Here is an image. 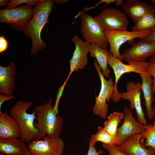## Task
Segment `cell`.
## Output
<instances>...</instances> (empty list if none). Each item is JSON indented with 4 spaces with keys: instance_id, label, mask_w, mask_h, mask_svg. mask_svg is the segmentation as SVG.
Returning a JSON list of instances; mask_svg holds the SVG:
<instances>
[{
    "instance_id": "1",
    "label": "cell",
    "mask_w": 155,
    "mask_h": 155,
    "mask_svg": "<svg viewBox=\"0 0 155 155\" xmlns=\"http://www.w3.org/2000/svg\"><path fill=\"white\" fill-rule=\"evenodd\" d=\"M52 101L50 98L47 102L36 106L34 110L36 120L34 125L38 131L36 140H42L47 137H59L64 119L55 113L52 106Z\"/></svg>"
},
{
    "instance_id": "2",
    "label": "cell",
    "mask_w": 155,
    "mask_h": 155,
    "mask_svg": "<svg viewBox=\"0 0 155 155\" xmlns=\"http://www.w3.org/2000/svg\"><path fill=\"white\" fill-rule=\"evenodd\" d=\"M54 2L52 0H41L36 6L33 17L24 32L27 36L31 38L32 55H36L46 47L45 43L41 39V32L45 25L49 23L48 19Z\"/></svg>"
},
{
    "instance_id": "3",
    "label": "cell",
    "mask_w": 155,
    "mask_h": 155,
    "mask_svg": "<svg viewBox=\"0 0 155 155\" xmlns=\"http://www.w3.org/2000/svg\"><path fill=\"white\" fill-rule=\"evenodd\" d=\"M32 102L17 101L10 110V115L17 121L20 129L19 137L24 142L30 143L36 140L38 131L34 125L36 116L34 110L31 113L27 111L32 104Z\"/></svg>"
},
{
    "instance_id": "4",
    "label": "cell",
    "mask_w": 155,
    "mask_h": 155,
    "mask_svg": "<svg viewBox=\"0 0 155 155\" xmlns=\"http://www.w3.org/2000/svg\"><path fill=\"white\" fill-rule=\"evenodd\" d=\"M77 16L81 19L80 32L85 41L106 48L108 43L104 31L94 17L82 11H79Z\"/></svg>"
},
{
    "instance_id": "5",
    "label": "cell",
    "mask_w": 155,
    "mask_h": 155,
    "mask_svg": "<svg viewBox=\"0 0 155 155\" xmlns=\"http://www.w3.org/2000/svg\"><path fill=\"white\" fill-rule=\"evenodd\" d=\"M94 65L100 79L101 88L98 95L95 97L92 111L95 115L104 119L106 118L108 111L107 102L112 98L115 90V83L112 77L108 80L105 79L96 59L94 60Z\"/></svg>"
},
{
    "instance_id": "6",
    "label": "cell",
    "mask_w": 155,
    "mask_h": 155,
    "mask_svg": "<svg viewBox=\"0 0 155 155\" xmlns=\"http://www.w3.org/2000/svg\"><path fill=\"white\" fill-rule=\"evenodd\" d=\"M35 8L27 5L0 10V22L24 33L33 16Z\"/></svg>"
},
{
    "instance_id": "7",
    "label": "cell",
    "mask_w": 155,
    "mask_h": 155,
    "mask_svg": "<svg viewBox=\"0 0 155 155\" xmlns=\"http://www.w3.org/2000/svg\"><path fill=\"white\" fill-rule=\"evenodd\" d=\"M151 29L140 31H119L110 30L104 31L110 45L109 51L114 56L123 61L119 49L121 46L127 42H133L134 39H143L150 32Z\"/></svg>"
},
{
    "instance_id": "8",
    "label": "cell",
    "mask_w": 155,
    "mask_h": 155,
    "mask_svg": "<svg viewBox=\"0 0 155 155\" xmlns=\"http://www.w3.org/2000/svg\"><path fill=\"white\" fill-rule=\"evenodd\" d=\"M128 64L122 62L109 53L108 59V64L112 68L115 76V90L112 97L113 100L116 98L119 92L117 89L118 81L121 76L126 73L134 72L139 74H144L146 72L148 62L146 61L140 62L134 61H127Z\"/></svg>"
},
{
    "instance_id": "9",
    "label": "cell",
    "mask_w": 155,
    "mask_h": 155,
    "mask_svg": "<svg viewBox=\"0 0 155 155\" xmlns=\"http://www.w3.org/2000/svg\"><path fill=\"white\" fill-rule=\"evenodd\" d=\"M104 31H127L128 21L124 12L113 8L102 10L94 17Z\"/></svg>"
},
{
    "instance_id": "10",
    "label": "cell",
    "mask_w": 155,
    "mask_h": 155,
    "mask_svg": "<svg viewBox=\"0 0 155 155\" xmlns=\"http://www.w3.org/2000/svg\"><path fill=\"white\" fill-rule=\"evenodd\" d=\"M126 92H119L115 103L119 102L121 99L129 101L130 109L136 110L138 121L146 125L147 121L141 104V84L139 82H129L126 84Z\"/></svg>"
},
{
    "instance_id": "11",
    "label": "cell",
    "mask_w": 155,
    "mask_h": 155,
    "mask_svg": "<svg viewBox=\"0 0 155 155\" xmlns=\"http://www.w3.org/2000/svg\"><path fill=\"white\" fill-rule=\"evenodd\" d=\"M64 143L60 138L47 137L42 140H35L29 143L28 151L33 155H62Z\"/></svg>"
},
{
    "instance_id": "12",
    "label": "cell",
    "mask_w": 155,
    "mask_h": 155,
    "mask_svg": "<svg viewBox=\"0 0 155 155\" xmlns=\"http://www.w3.org/2000/svg\"><path fill=\"white\" fill-rule=\"evenodd\" d=\"M71 40L75 44V48L69 60V71L65 81L67 82L74 72L84 69L88 64V54L90 44L76 36L72 38Z\"/></svg>"
},
{
    "instance_id": "13",
    "label": "cell",
    "mask_w": 155,
    "mask_h": 155,
    "mask_svg": "<svg viewBox=\"0 0 155 155\" xmlns=\"http://www.w3.org/2000/svg\"><path fill=\"white\" fill-rule=\"evenodd\" d=\"M123 113V121L122 125L118 128L116 137L120 145L131 136L141 134L146 127V125L134 118L131 111L127 108H124Z\"/></svg>"
},
{
    "instance_id": "14",
    "label": "cell",
    "mask_w": 155,
    "mask_h": 155,
    "mask_svg": "<svg viewBox=\"0 0 155 155\" xmlns=\"http://www.w3.org/2000/svg\"><path fill=\"white\" fill-rule=\"evenodd\" d=\"M155 55V42L144 40L133 44L121 54L123 61H134L142 62L146 58Z\"/></svg>"
},
{
    "instance_id": "15",
    "label": "cell",
    "mask_w": 155,
    "mask_h": 155,
    "mask_svg": "<svg viewBox=\"0 0 155 155\" xmlns=\"http://www.w3.org/2000/svg\"><path fill=\"white\" fill-rule=\"evenodd\" d=\"M144 143L141 134H136L129 137L119 146L129 155H155V149L151 147L147 148Z\"/></svg>"
},
{
    "instance_id": "16",
    "label": "cell",
    "mask_w": 155,
    "mask_h": 155,
    "mask_svg": "<svg viewBox=\"0 0 155 155\" xmlns=\"http://www.w3.org/2000/svg\"><path fill=\"white\" fill-rule=\"evenodd\" d=\"M121 6L134 23L155 8L154 5L138 0H126Z\"/></svg>"
},
{
    "instance_id": "17",
    "label": "cell",
    "mask_w": 155,
    "mask_h": 155,
    "mask_svg": "<svg viewBox=\"0 0 155 155\" xmlns=\"http://www.w3.org/2000/svg\"><path fill=\"white\" fill-rule=\"evenodd\" d=\"M16 68L13 62L7 66H0V92L8 96H12L15 88V76Z\"/></svg>"
},
{
    "instance_id": "18",
    "label": "cell",
    "mask_w": 155,
    "mask_h": 155,
    "mask_svg": "<svg viewBox=\"0 0 155 155\" xmlns=\"http://www.w3.org/2000/svg\"><path fill=\"white\" fill-rule=\"evenodd\" d=\"M20 134L19 126L10 115L0 112V139L18 138Z\"/></svg>"
},
{
    "instance_id": "19",
    "label": "cell",
    "mask_w": 155,
    "mask_h": 155,
    "mask_svg": "<svg viewBox=\"0 0 155 155\" xmlns=\"http://www.w3.org/2000/svg\"><path fill=\"white\" fill-rule=\"evenodd\" d=\"M140 75L142 80L141 90L143 94L146 113L148 119L151 121L154 119L152 112V104L154 101L152 88L153 79L147 71Z\"/></svg>"
},
{
    "instance_id": "20",
    "label": "cell",
    "mask_w": 155,
    "mask_h": 155,
    "mask_svg": "<svg viewBox=\"0 0 155 155\" xmlns=\"http://www.w3.org/2000/svg\"><path fill=\"white\" fill-rule=\"evenodd\" d=\"M28 151L24 142L17 138L0 139V152L5 155H22Z\"/></svg>"
},
{
    "instance_id": "21",
    "label": "cell",
    "mask_w": 155,
    "mask_h": 155,
    "mask_svg": "<svg viewBox=\"0 0 155 155\" xmlns=\"http://www.w3.org/2000/svg\"><path fill=\"white\" fill-rule=\"evenodd\" d=\"M89 52L91 57L96 58L104 76L109 78L111 74V71L108 67L109 51L106 48H101L96 44L91 43Z\"/></svg>"
},
{
    "instance_id": "22",
    "label": "cell",
    "mask_w": 155,
    "mask_h": 155,
    "mask_svg": "<svg viewBox=\"0 0 155 155\" xmlns=\"http://www.w3.org/2000/svg\"><path fill=\"white\" fill-rule=\"evenodd\" d=\"M124 117L123 112L114 111L107 117L104 122V130L115 137L117 136L118 126Z\"/></svg>"
},
{
    "instance_id": "23",
    "label": "cell",
    "mask_w": 155,
    "mask_h": 155,
    "mask_svg": "<svg viewBox=\"0 0 155 155\" xmlns=\"http://www.w3.org/2000/svg\"><path fill=\"white\" fill-rule=\"evenodd\" d=\"M155 27V8L134 23L131 31H140Z\"/></svg>"
},
{
    "instance_id": "24",
    "label": "cell",
    "mask_w": 155,
    "mask_h": 155,
    "mask_svg": "<svg viewBox=\"0 0 155 155\" xmlns=\"http://www.w3.org/2000/svg\"><path fill=\"white\" fill-rule=\"evenodd\" d=\"M100 142L102 144L119 146L120 144L117 139L105 131L103 127L98 126L95 134L92 135L89 143L95 146L96 142Z\"/></svg>"
},
{
    "instance_id": "25",
    "label": "cell",
    "mask_w": 155,
    "mask_h": 155,
    "mask_svg": "<svg viewBox=\"0 0 155 155\" xmlns=\"http://www.w3.org/2000/svg\"><path fill=\"white\" fill-rule=\"evenodd\" d=\"M141 135V137L145 140L144 146L155 149V120L152 124L149 123L146 125L145 129Z\"/></svg>"
},
{
    "instance_id": "26",
    "label": "cell",
    "mask_w": 155,
    "mask_h": 155,
    "mask_svg": "<svg viewBox=\"0 0 155 155\" xmlns=\"http://www.w3.org/2000/svg\"><path fill=\"white\" fill-rule=\"evenodd\" d=\"M40 0H12L10 1L5 7L6 9H9L15 7L23 3L31 7L36 6L40 2Z\"/></svg>"
},
{
    "instance_id": "27",
    "label": "cell",
    "mask_w": 155,
    "mask_h": 155,
    "mask_svg": "<svg viewBox=\"0 0 155 155\" xmlns=\"http://www.w3.org/2000/svg\"><path fill=\"white\" fill-rule=\"evenodd\" d=\"M102 146L108 151V155H129L123 151L119 146L104 144Z\"/></svg>"
},
{
    "instance_id": "28",
    "label": "cell",
    "mask_w": 155,
    "mask_h": 155,
    "mask_svg": "<svg viewBox=\"0 0 155 155\" xmlns=\"http://www.w3.org/2000/svg\"><path fill=\"white\" fill-rule=\"evenodd\" d=\"M146 71L153 78L152 88L154 94H155V56H152L150 58L148 62Z\"/></svg>"
},
{
    "instance_id": "29",
    "label": "cell",
    "mask_w": 155,
    "mask_h": 155,
    "mask_svg": "<svg viewBox=\"0 0 155 155\" xmlns=\"http://www.w3.org/2000/svg\"><path fill=\"white\" fill-rule=\"evenodd\" d=\"M66 83H67L64 82L63 84L59 87L57 94L55 104L53 107L55 113L57 115L59 112L58 106L59 102L63 94Z\"/></svg>"
},
{
    "instance_id": "30",
    "label": "cell",
    "mask_w": 155,
    "mask_h": 155,
    "mask_svg": "<svg viewBox=\"0 0 155 155\" xmlns=\"http://www.w3.org/2000/svg\"><path fill=\"white\" fill-rule=\"evenodd\" d=\"M8 44L7 40L3 36H0V53L1 54L5 51L8 48Z\"/></svg>"
},
{
    "instance_id": "31",
    "label": "cell",
    "mask_w": 155,
    "mask_h": 155,
    "mask_svg": "<svg viewBox=\"0 0 155 155\" xmlns=\"http://www.w3.org/2000/svg\"><path fill=\"white\" fill-rule=\"evenodd\" d=\"M15 98L13 96H8L3 94H0V112L1 111L3 104L5 101L10 100Z\"/></svg>"
},
{
    "instance_id": "32",
    "label": "cell",
    "mask_w": 155,
    "mask_h": 155,
    "mask_svg": "<svg viewBox=\"0 0 155 155\" xmlns=\"http://www.w3.org/2000/svg\"><path fill=\"white\" fill-rule=\"evenodd\" d=\"M143 40L149 42H155V27L151 29L149 35Z\"/></svg>"
},
{
    "instance_id": "33",
    "label": "cell",
    "mask_w": 155,
    "mask_h": 155,
    "mask_svg": "<svg viewBox=\"0 0 155 155\" xmlns=\"http://www.w3.org/2000/svg\"><path fill=\"white\" fill-rule=\"evenodd\" d=\"M87 155H100L96 150L95 146L91 143H89V148Z\"/></svg>"
},
{
    "instance_id": "34",
    "label": "cell",
    "mask_w": 155,
    "mask_h": 155,
    "mask_svg": "<svg viewBox=\"0 0 155 155\" xmlns=\"http://www.w3.org/2000/svg\"><path fill=\"white\" fill-rule=\"evenodd\" d=\"M55 2L57 3L60 4H63L66 2H68L69 0H55Z\"/></svg>"
},
{
    "instance_id": "35",
    "label": "cell",
    "mask_w": 155,
    "mask_h": 155,
    "mask_svg": "<svg viewBox=\"0 0 155 155\" xmlns=\"http://www.w3.org/2000/svg\"><path fill=\"white\" fill-rule=\"evenodd\" d=\"M10 1L8 0H0V6H3L6 5H7L8 4L7 2Z\"/></svg>"
},
{
    "instance_id": "36",
    "label": "cell",
    "mask_w": 155,
    "mask_h": 155,
    "mask_svg": "<svg viewBox=\"0 0 155 155\" xmlns=\"http://www.w3.org/2000/svg\"><path fill=\"white\" fill-rule=\"evenodd\" d=\"M152 112L153 119L155 120V106L153 107Z\"/></svg>"
},
{
    "instance_id": "37",
    "label": "cell",
    "mask_w": 155,
    "mask_h": 155,
    "mask_svg": "<svg viewBox=\"0 0 155 155\" xmlns=\"http://www.w3.org/2000/svg\"><path fill=\"white\" fill-rule=\"evenodd\" d=\"M22 155H33L31 153H30L29 151H28Z\"/></svg>"
},
{
    "instance_id": "38",
    "label": "cell",
    "mask_w": 155,
    "mask_h": 155,
    "mask_svg": "<svg viewBox=\"0 0 155 155\" xmlns=\"http://www.w3.org/2000/svg\"><path fill=\"white\" fill-rule=\"evenodd\" d=\"M151 1L154 5L155 8V0H152Z\"/></svg>"
},
{
    "instance_id": "39",
    "label": "cell",
    "mask_w": 155,
    "mask_h": 155,
    "mask_svg": "<svg viewBox=\"0 0 155 155\" xmlns=\"http://www.w3.org/2000/svg\"><path fill=\"white\" fill-rule=\"evenodd\" d=\"M0 155H5L1 153H0Z\"/></svg>"
}]
</instances>
